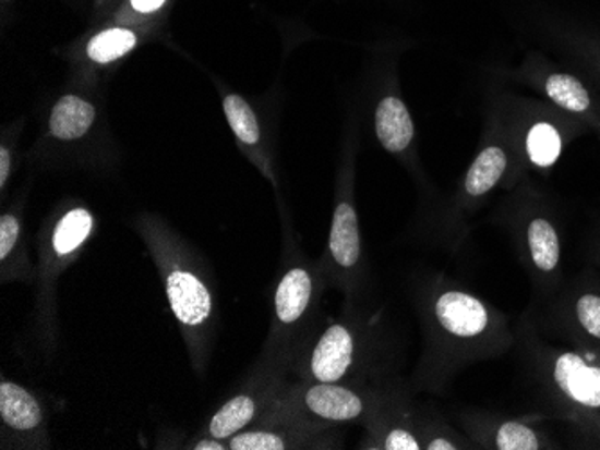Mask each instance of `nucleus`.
<instances>
[{
    "instance_id": "obj_25",
    "label": "nucleus",
    "mask_w": 600,
    "mask_h": 450,
    "mask_svg": "<svg viewBox=\"0 0 600 450\" xmlns=\"http://www.w3.org/2000/svg\"><path fill=\"white\" fill-rule=\"evenodd\" d=\"M11 168V155L8 151V147H0V187H5V182H8V177H10Z\"/></svg>"
},
{
    "instance_id": "obj_1",
    "label": "nucleus",
    "mask_w": 600,
    "mask_h": 450,
    "mask_svg": "<svg viewBox=\"0 0 600 450\" xmlns=\"http://www.w3.org/2000/svg\"><path fill=\"white\" fill-rule=\"evenodd\" d=\"M413 305L422 332V352L412 391L443 394L457 375L483 361L509 354L516 332L509 316L446 273L424 277Z\"/></svg>"
},
{
    "instance_id": "obj_21",
    "label": "nucleus",
    "mask_w": 600,
    "mask_h": 450,
    "mask_svg": "<svg viewBox=\"0 0 600 450\" xmlns=\"http://www.w3.org/2000/svg\"><path fill=\"white\" fill-rule=\"evenodd\" d=\"M135 46L137 36L133 35L132 31L113 27L103 31L88 41L87 54L92 61L107 65L128 54Z\"/></svg>"
},
{
    "instance_id": "obj_18",
    "label": "nucleus",
    "mask_w": 600,
    "mask_h": 450,
    "mask_svg": "<svg viewBox=\"0 0 600 450\" xmlns=\"http://www.w3.org/2000/svg\"><path fill=\"white\" fill-rule=\"evenodd\" d=\"M96 121V108L82 97L65 96L52 108L49 119L51 135L60 141H76L91 130Z\"/></svg>"
},
{
    "instance_id": "obj_19",
    "label": "nucleus",
    "mask_w": 600,
    "mask_h": 450,
    "mask_svg": "<svg viewBox=\"0 0 600 450\" xmlns=\"http://www.w3.org/2000/svg\"><path fill=\"white\" fill-rule=\"evenodd\" d=\"M418 425L424 450H477L463 430L428 405H419Z\"/></svg>"
},
{
    "instance_id": "obj_12",
    "label": "nucleus",
    "mask_w": 600,
    "mask_h": 450,
    "mask_svg": "<svg viewBox=\"0 0 600 450\" xmlns=\"http://www.w3.org/2000/svg\"><path fill=\"white\" fill-rule=\"evenodd\" d=\"M518 77L538 88L552 107L600 132V101L579 76L535 61L525 63Z\"/></svg>"
},
{
    "instance_id": "obj_3",
    "label": "nucleus",
    "mask_w": 600,
    "mask_h": 450,
    "mask_svg": "<svg viewBox=\"0 0 600 450\" xmlns=\"http://www.w3.org/2000/svg\"><path fill=\"white\" fill-rule=\"evenodd\" d=\"M290 363L302 380L374 388L401 385L388 375L391 365L385 360L382 336L371 321L358 316H346L308 332L291 352Z\"/></svg>"
},
{
    "instance_id": "obj_2",
    "label": "nucleus",
    "mask_w": 600,
    "mask_h": 450,
    "mask_svg": "<svg viewBox=\"0 0 600 450\" xmlns=\"http://www.w3.org/2000/svg\"><path fill=\"white\" fill-rule=\"evenodd\" d=\"M514 332L519 377L536 408L568 425L575 449H600V361L544 338L525 313Z\"/></svg>"
},
{
    "instance_id": "obj_15",
    "label": "nucleus",
    "mask_w": 600,
    "mask_h": 450,
    "mask_svg": "<svg viewBox=\"0 0 600 450\" xmlns=\"http://www.w3.org/2000/svg\"><path fill=\"white\" fill-rule=\"evenodd\" d=\"M166 296L180 327L194 332L209 324L213 294L204 280L185 266H168L164 271Z\"/></svg>"
},
{
    "instance_id": "obj_28",
    "label": "nucleus",
    "mask_w": 600,
    "mask_h": 450,
    "mask_svg": "<svg viewBox=\"0 0 600 450\" xmlns=\"http://www.w3.org/2000/svg\"><path fill=\"white\" fill-rule=\"evenodd\" d=\"M597 74L600 76V57L599 60H597Z\"/></svg>"
},
{
    "instance_id": "obj_16",
    "label": "nucleus",
    "mask_w": 600,
    "mask_h": 450,
    "mask_svg": "<svg viewBox=\"0 0 600 450\" xmlns=\"http://www.w3.org/2000/svg\"><path fill=\"white\" fill-rule=\"evenodd\" d=\"M374 130L385 151L403 157L416 142V124L407 105L396 94L383 96L374 112Z\"/></svg>"
},
{
    "instance_id": "obj_13",
    "label": "nucleus",
    "mask_w": 600,
    "mask_h": 450,
    "mask_svg": "<svg viewBox=\"0 0 600 450\" xmlns=\"http://www.w3.org/2000/svg\"><path fill=\"white\" fill-rule=\"evenodd\" d=\"M335 429L279 422L244 433L241 430L227 441L232 450L333 449L336 446L333 440Z\"/></svg>"
},
{
    "instance_id": "obj_24",
    "label": "nucleus",
    "mask_w": 600,
    "mask_h": 450,
    "mask_svg": "<svg viewBox=\"0 0 600 450\" xmlns=\"http://www.w3.org/2000/svg\"><path fill=\"white\" fill-rule=\"evenodd\" d=\"M191 449L194 450H227L229 449V441L218 440V438H204V440L196 441Z\"/></svg>"
},
{
    "instance_id": "obj_17",
    "label": "nucleus",
    "mask_w": 600,
    "mask_h": 450,
    "mask_svg": "<svg viewBox=\"0 0 600 450\" xmlns=\"http://www.w3.org/2000/svg\"><path fill=\"white\" fill-rule=\"evenodd\" d=\"M0 418L10 429L35 430L44 422L40 402L22 386L2 380L0 385Z\"/></svg>"
},
{
    "instance_id": "obj_6",
    "label": "nucleus",
    "mask_w": 600,
    "mask_h": 450,
    "mask_svg": "<svg viewBox=\"0 0 600 450\" xmlns=\"http://www.w3.org/2000/svg\"><path fill=\"white\" fill-rule=\"evenodd\" d=\"M408 386L374 388V386L341 385L302 380L285 386L268 408L265 424L315 425L340 427L349 424H367L385 402Z\"/></svg>"
},
{
    "instance_id": "obj_7",
    "label": "nucleus",
    "mask_w": 600,
    "mask_h": 450,
    "mask_svg": "<svg viewBox=\"0 0 600 450\" xmlns=\"http://www.w3.org/2000/svg\"><path fill=\"white\" fill-rule=\"evenodd\" d=\"M527 318L544 338L600 361V271L586 269L565 279L549 299L532 302Z\"/></svg>"
},
{
    "instance_id": "obj_27",
    "label": "nucleus",
    "mask_w": 600,
    "mask_h": 450,
    "mask_svg": "<svg viewBox=\"0 0 600 450\" xmlns=\"http://www.w3.org/2000/svg\"><path fill=\"white\" fill-rule=\"evenodd\" d=\"M591 258H593V264L600 266V230L593 235V243H591L590 248Z\"/></svg>"
},
{
    "instance_id": "obj_20",
    "label": "nucleus",
    "mask_w": 600,
    "mask_h": 450,
    "mask_svg": "<svg viewBox=\"0 0 600 450\" xmlns=\"http://www.w3.org/2000/svg\"><path fill=\"white\" fill-rule=\"evenodd\" d=\"M94 218L87 208H72L60 219L52 233V250L58 257L74 254L91 235Z\"/></svg>"
},
{
    "instance_id": "obj_8",
    "label": "nucleus",
    "mask_w": 600,
    "mask_h": 450,
    "mask_svg": "<svg viewBox=\"0 0 600 450\" xmlns=\"http://www.w3.org/2000/svg\"><path fill=\"white\" fill-rule=\"evenodd\" d=\"M326 282L324 264L310 263L299 255L280 275L274 293V338L286 360L290 361L288 344H299L315 321Z\"/></svg>"
},
{
    "instance_id": "obj_5",
    "label": "nucleus",
    "mask_w": 600,
    "mask_h": 450,
    "mask_svg": "<svg viewBox=\"0 0 600 450\" xmlns=\"http://www.w3.org/2000/svg\"><path fill=\"white\" fill-rule=\"evenodd\" d=\"M513 196L491 216L504 228L525 275L532 285V302L549 299L565 282L563 230L557 214L529 187H516Z\"/></svg>"
},
{
    "instance_id": "obj_26",
    "label": "nucleus",
    "mask_w": 600,
    "mask_h": 450,
    "mask_svg": "<svg viewBox=\"0 0 600 450\" xmlns=\"http://www.w3.org/2000/svg\"><path fill=\"white\" fill-rule=\"evenodd\" d=\"M166 0H132L133 10L139 13H153L158 8H163Z\"/></svg>"
},
{
    "instance_id": "obj_11",
    "label": "nucleus",
    "mask_w": 600,
    "mask_h": 450,
    "mask_svg": "<svg viewBox=\"0 0 600 450\" xmlns=\"http://www.w3.org/2000/svg\"><path fill=\"white\" fill-rule=\"evenodd\" d=\"M322 264L326 269L327 282L335 283L336 288L344 291L347 302L351 304L358 296L365 275L360 221L351 197L340 196L336 199L327 239L326 260H322Z\"/></svg>"
},
{
    "instance_id": "obj_4",
    "label": "nucleus",
    "mask_w": 600,
    "mask_h": 450,
    "mask_svg": "<svg viewBox=\"0 0 600 450\" xmlns=\"http://www.w3.org/2000/svg\"><path fill=\"white\" fill-rule=\"evenodd\" d=\"M513 144L496 112L489 113L483 130L482 144L464 172L457 191L443 199L433 227L430 228L433 241L452 254H457L468 241L471 232V218L485 205L494 188H514Z\"/></svg>"
},
{
    "instance_id": "obj_22",
    "label": "nucleus",
    "mask_w": 600,
    "mask_h": 450,
    "mask_svg": "<svg viewBox=\"0 0 600 450\" xmlns=\"http://www.w3.org/2000/svg\"><path fill=\"white\" fill-rule=\"evenodd\" d=\"M225 115L229 121L236 137L240 138L247 146H255L261 141V127L254 110L249 102L238 94H230L224 99Z\"/></svg>"
},
{
    "instance_id": "obj_23",
    "label": "nucleus",
    "mask_w": 600,
    "mask_h": 450,
    "mask_svg": "<svg viewBox=\"0 0 600 450\" xmlns=\"http://www.w3.org/2000/svg\"><path fill=\"white\" fill-rule=\"evenodd\" d=\"M21 235V223L13 214H4L0 219V258L5 260L15 248Z\"/></svg>"
},
{
    "instance_id": "obj_14",
    "label": "nucleus",
    "mask_w": 600,
    "mask_h": 450,
    "mask_svg": "<svg viewBox=\"0 0 600 450\" xmlns=\"http://www.w3.org/2000/svg\"><path fill=\"white\" fill-rule=\"evenodd\" d=\"M285 386L283 369H272L271 374L261 380L255 391L236 394L214 413L207 429L209 436L218 440H230L247 425L252 424L260 416L261 411L268 410Z\"/></svg>"
},
{
    "instance_id": "obj_10",
    "label": "nucleus",
    "mask_w": 600,
    "mask_h": 450,
    "mask_svg": "<svg viewBox=\"0 0 600 450\" xmlns=\"http://www.w3.org/2000/svg\"><path fill=\"white\" fill-rule=\"evenodd\" d=\"M458 429L482 450H554L561 449L544 429L527 418L500 415L480 408H464L455 413Z\"/></svg>"
},
{
    "instance_id": "obj_9",
    "label": "nucleus",
    "mask_w": 600,
    "mask_h": 450,
    "mask_svg": "<svg viewBox=\"0 0 600 450\" xmlns=\"http://www.w3.org/2000/svg\"><path fill=\"white\" fill-rule=\"evenodd\" d=\"M494 112L505 126L513 144L516 171H514V187L524 177L527 169L549 171L560 160L566 144V130L561 124V117L550 113L532 112L529 105L519 102H502L494 107Z\"/></svg>"
}]
</instances>
